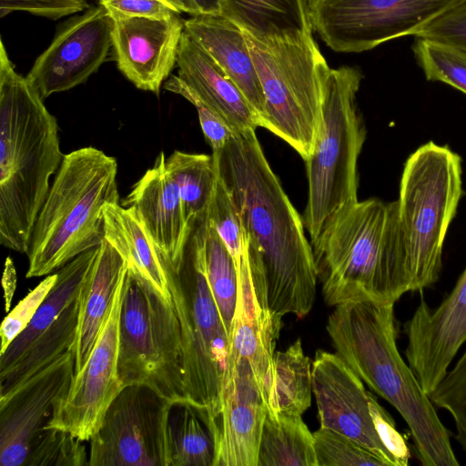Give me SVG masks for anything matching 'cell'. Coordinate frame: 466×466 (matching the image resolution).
<instances>
[{"label":"cell","instance_id":"obj_28","mask_svg":"<svg viewBox=\"0 0 466 466\" xmlns=\"http://www.w3.org/2000/svg\"><path fill=\"white\" fill-rule=\"evenodd\" d=\"M221 15L259 39L312 33L304 0H223Z\"/></svg>","mask_w":466,"mask_h":466},{"label":"cell","instance_id":"obj_16","mask_svg":"<svg viewBox=\"0 0 466 466\" xmlns=\"http://www.w3.org/2000/svg\"><path fill=\"white\" fill-rule=\"evenodd\" d=\"M267 410L263 384L249 362L228 359L218 407L208 421L215 444L213 466H258Z\"/></svg>","mask_w":466,"mask_h":466},{"label":"cell","instance_id":"obj_41","mask_svg":"<svg viewBox=\"0 0 466 466\" xmlns=\"http://www.w3.org/2000/svg\"><path fill=\"white\" fill-rule=\"evenodd\" d=\"M414 36L466 50V0L440 15Z\"/></svg>","mask_w":466,"mask_h":466},{"label":"cell","instance_id":"obj_34","mask_svg":"<svg viewBox=\"0 0 466 466\" xmlns=\"http://www.w3.org/2000/svg\"><path fill=\"white\" fill-rule=\"evenodd\" d=\"M412 51L428 81L449 85L466 94V50L417 38Z\"/></svg>","mask_w":466,"mask_h":466},{"label":"cell","instance_id":"obj_39","mask_svg":"<svg viewBox=\"0 0 466 466\" xmlns=\"http://www.w3.org/2000/svg\"><path fill=\"white\" fill-rule=\"evenodd\" d=\"M164 88L180 95L196 107L202 132L212 149V153H216L223 148L230 137L236 133L228 123L213 111L178 76H170L164 83Z\"/></svg>","mask_w":466,"mask_h":466},{"label":"cell","instance_id":"obj_7","mask_svg":"<svg viewBox=\"0 0 466 466\" xmlns=\"http://www.w3.org/2000/svg\"><path fill=\"white\" fill-rule=\"evenodd\" d=\"M461 157L429 141L404 163L396 200L410 291L435 284L443 247L462 197Z\"/></svg>","mask_w":466,"mask_h":466},{"label":"cell","instance_id":"obj_29","mask_svg":"<svg viewBox=\"0 0 466 466\" xmlns=\"http://www.w3.org/2000/svg\"><path fill=\"white\" fill-rule=\"evenodd\" d=\"M258 466H318L314 436L301 415L267 410Z\"/></svg>","mask_w":466,"mask_h":466},{"label":"cell","instance_id":"obj_2","mask_svg":"<svg viewBox=\"0 0 466 466\" xmlns=\"http://www.w3.org/2000/svg\"><path fill=\"white\" fill-rule=\"evenodd\" d=\"M326 329L335 353L403 418L420 464L459 465L449 431L399 352L394 304L337 305Z\"/></svg>","mask_w":466,"mask_h":466},{"label":"cell","instance_id":"obj_30","mask_svg":"<svg viewBox=\"0 0 466 466\" xmlns=\"http://www.w3.org/2000/svg\"><path fill=\"white\" fill-rule=\"evenodd\" d=\"M78 309L77 298L11 368L0 373V397L7 395L72 349L76 334Z\"/></svg>","mask_w":466,"mask_h":466},{"label":"cell","instance_id":"obj_25","mask_svg":"<svg viewBox=\"0 0 466 466\" xmlns=\"http://www.w3.org/2000/svg\"><path fill=\"white\" fill-rule=\"evenodd\" d=\"M105 239L126 259L127 269L147 281L172 304L160 255L131 208L108 203L104 208Z\"/></svg>","mask_w":466,"mask_h":466},{"label":"cell","instance_id":"obj_3","mask_svg":"<svg viewBox=\"0 0 466 466\" xmlns=\"http://www.w3.org/2000/svg\"><path fill=\"white\" fill-rule=\"evenodd\" d=\"M58 125L19 75L0 41V243L28 250L31 234L63 160Z\"/></svg>","mask_w":466,"mask_h":466},{"label":"cell","instance_id":"obj_27","mask_svg":"<svg viewBox=\"0 0 466 466\" xmlns=\"http://www.w3.org/2000/svg\"><path fill=\"white\" fill-rule=\"evenodd\" d=\"M267 408L275 412L302 415L311 403L312 361L300 339L273 354L263 382Z\"/></svg>","mask_w":466,"mask_h":466},{"label":"cell","instance_id":"obj_21","mask_svg":"<svg viewBox=\"0 0 466 466\" xmlns=\"http://www.w3.org/2000/svg\"><path fill=\"white\" fill-rule=\"evenodd\" d=\"M184 31L238 87L261 127L265 98L243 29L224 15H199L184 20Z\"/></svg>","mask_w":466,"mask_h":466},{"label":"cell","instance_id":"obj_4","mask_svg":"<svg viewBox=\"0 0 466 466\" xmlns=\"http://www.w3.org/2000/svg\"><path fill=\"white\" fill-rule=\"evenodd\" d=\"M324 301L395 304L410 291L396 200L357 201L311 244Z\"/></svg>","mask_w":466,"mask_h":466},{"label":"cell","instance_id":"obj_10","mask_svg":"<svg viewBox=\"0 0 466 466\" xmlns=\"http://www.w3.org/2000/svg\"><path fill=\"white\" fill-rule=\"evenodd\" d=\"M118 373L172 403L187 401L181 330L172 304L127 269L119 317Z\"/></svg>","mask_w":466,"mask_h":466},{"label":"cell","instance_id":"obj_31","mask_svg":"<svg viewBox=\"0 0 466 466\" xmlns=\"http://www.w3.org/2000/svg\"><path fill=\"white\" fill-rule=\"evenodd\" d=\"M167 172L175 184L188 224L207 218L218 173L213 156L175 150L166 157Z\"/></svg>","mask_w":466,"mask_h":466},{"label":"cell","instance_id":"obj_17","mask_svg":"<svg viewBox=\"0 0 466 466\" xmlns=\"http://www.w3.org/2000/svg\"><path fill=\"white\" fill-rule=\"evenodd\" d=\"M69 350L7 395L0 397V464L24 466L35 436L50 421L74 377Z\"/></svg>","mask_w":466,"mask_h":466},{"label":"cell","instance_id":"obj_32","mask_svg":"<svg viewBox=\"0 0 466 466\" xmlns=\"http://www.w3.org/2000/svg\"><path fill=\"white\" fill-rule=\"evenodd\" d=\"M167 441L170 466H213L215 444L207 418L188 401L172 404Z\"/></svg>","mask_w":466,"mask_h":466},{"label":"cell","instance_id":"obj_9","mask_svg":"<svg viewBox=\"0 0 466 466\" xmlns=\"http://www.w3.org/2000/svg\"><path fill=\"white\" fill-rule=\"evenodd\" d=\"M245 36L265 98L261 127L306 161L319 132L324 80L330 67L312 33L267 39Z\"/></svg>","mask_w":466,"mask_h":466},{"label":"cell","instance_id":"obj_23","mask_svg":"<svg viewBox=\"0 0 466 466\" xmlns=\"http://www.w3.org/2000/svg\"><path fill=\"white\" fill-rule=\"evenodd\" d=\"M127 269L126 259L104 239L78 296L77 328L71 349L75 373L86 362Z\"/></svg>","mask_w":466,"mask_h":466},{"label":"cell","instance_id":"obj_14","mask_svg":"<svg viewBox=\"0 0 466 466\" xmlns=\"http://www.w3.org/2000/svg\"><path fill=\"white\" fill-rule=\"evenodd\" d=\"M312 392L320 428L339 433L396 466L378 432L373 410L375 396L339 357L319 350L312 361Z\"/></svg>","mask_w":466,"mask_h":466},{"label":"cell","instance_id":"obj_44","mask_svg":"<svg viewBox=\"0 0 466 466\" xmlns=\"http://www.w3.org/2000/svg\"><path fill=\"white\" fill-rule=\"evenodd\" d=\"M177 14L187 13L192 16L221 15L223 0H164Z\"/></svg>","mask_w":466,"mask_h":466},{"label":"cell","instance_id":"obj_38","mask_svg":"<svg viewBox=\"0 0 466 466\" xmlns=\"http://www.w3.org/2000/svg\"><path fill=\"white\" fill-rule=\"evenodd\" d=\"M207 218L228 248L238 270L246 250L244 233L236 206L218 176Z\"/></svg>","mask_w":466,"mask_h":466},{"label":"cell","instance_id":"obj_18","mask_svg":"<svg viewBox=\"0 0 466 466\" xmlns=\"http://www.w3.org/2000/svg\"><path fill=\"white\" fill-rule=\"evenodd\" d=\"M404 332L408 364L430 395L466 343V267L437 308L431 309L420 297L417 309L404 324Z\"/></svg>","mask_w":466,"mask_h":466},{"label":"cell","instance_id":"obj_11","mask_svg":"<svg viewBox=\"0 0 466 466\" xmlns=\"http://www.w3.org/2000/svg\"><path fill=\"white\" fill-rule=\"evenodd\" d=\"M464 0H312V28L335 52L360 53L392 39L415 35Z\"/></svg>","mask_w":466,"mask_h":466},{"label":"cell","instance_id":"obj_8","mask_svg":"<svg viewBox=\"0 0 466 466\" xmlns=\"http://www.w3.org/2000/svg\"><path fill=\"white\" fill-rule=\"evenodd\" d=\"M206 223L194 225L177 264L161 260L181 330L187 399L209 420L219 403L229 339L207 277Z\"/></svg>","mask_w":466,"mask_h":466},{"label":"cell","instance_id":"obj_37","mask_svg":"<svg viewBox=\"0 0 466 466\" xmlns=\"http://www.w3.org/2000/svg\"><path fill=\"white\" fill-rule=\"evenodd\" d=\"M318 466H386L376 454L335 431L313 432Z\"/></svg>","mask_w":466,"mask_h":466},{"label":"cell","instance_id":"obj_19","mask_svg":"<svg viewBox=\"0 0 466 466\" xmlns=\"http://www.w3.org/2000/svg\"><path fill=\"white\" fill-rule=\"evenodd\" d=\"M183 33L177 14L114 18L112 47L118 69L138 89L158 95L177 65Z\"/></svg>","mask_w":466,"mask_h":466},{"label":"cell","instance_id":"obj_46","mask_svg":"<svg viewBox=\"0 0 466 466\" xmlns=\"http://www.w3.org/2000/svg\"><path fill=\"white\" fill-rule=\"evenodd\" d=\"M304 1H305L306 5H307V6H308V5H309L312 0H304Z\"/></svg>","mask_w":466,"mask_h":466},{"label":"cell","instance_id":"obj_1","mask_svg":"<svg viewBox=\"0 0 466 466\" xmlns=\"http://www.w3.org/2000/svg\"><path fill=\"white\" fill-rule=\"evenodd\" d=\"M212 156L239 217L256 294L278 319L287 314L304 318L316 297L313 248L255 129L236 132Z\"/></svg>","mask_w":466,"mask_h":466},{"label":"cell","instance_id":"obj_35","mask_svg":"<svg viewBox=\"0 0 466 466\" xmlns=\"http://www.w3.org/2000/svg\"><path fill=\"white\" fill-rule=\"evenodd\" d=\"M83 442L66 431L45 427L33 440L24 466L88 465Z\"/></svg>","mask_w":466,"mask_h":466},{"label":"cell","instance_id":"obj_40","mask_svg":"<svg viewBox=\"0 0 466 466\" xmlns=\"http://www.w3.org/2000/svg\"><path fill=\"white\" fill-rule=\"evenodd\" d=\"M56 278V273L47 275L5 318L0 329V354L32 320L39 306L53 288Z\"/></svg>","mask_w":466,"mask_h":466},{"label":"cell","instance_id":"obj_45","mask_svg":"<svg viewBox=\"0 0 466 466\" xmlns=\"http://www.w3.org/2000/svg\"><path fill=\"white\" fill-rule=\"evenodd\" d=\"M5 310L8 311L16 286V272L14 263L10 258H6L5 270L2 279Z\"/></svg>","mask_w":466,"mask_h":466},{"label":"cell","instance_id":"obj_6","mask_svg":"<svg viewBox=\"0 0 466 466\" xmlns=\"http://www.w3.org/2000/svg\"><path fill=\"white\" fill-rule=\"evenodd\" d=\"M362 73L357 67L329 68L324 80L321 121L313 151L305 161L308 199L303 213L310 243L358 200L357 164L366 138L356 95Z\"/></svg>","mask_w":466,"mask_h":466},{"label":"cell","instance_id":"obj_13","mask_svg":"<svg viewBox=\"0 0 466 466\" xmlns=\"http://www.w3.org/2000/svg\"><path fill=\"white\" fill-rule=\"evenodd\" d=\"M125 277L86 362L74 374L65 398L56 405L46 425L66 431L83 441H89L97 431L108 407L125 387L117 366Z\"/></svg>","mask_w":466,"mask_h":466},{"label":"cell","instance_id":"obj_12","mask_svg":"<svg viewBox=\"0 0 466 466\" xmlns=\"http://www.w3.org/2000/svg\"><path fill=\"white\" fill-rule=\"evenodd\" d=\"M172 404L148 386H125L89 440L88 466H170Z\"/></svg>","mask_w":466,"mask_h":466},{"label":"cell","instance_id":"obj_33","mask_svg":"<svg viewBox=\"0 0 466 466\" xmlns=\"http://www.w3.org/2000/svg\"><path fill=\"white\" fill-rule=\"evenodd\" d=\"M205 260L208 284L229 339L238 301V273L232 255L208 218Z\"/></svg>","mask_w":466,"mask_h":466},{"label":"cell","instance_id":"obj_42","mask_svg":"<svg viewBox=\"0 0 466 466\" xmlns=\"http://www.w3.org/2000/svg\"><path fill=\"white\" fill-rule=\"evenodd\" d=\"M90 7L88 0H0V15L25 11L49 19H59Z\"/></svg>","mask_w":466,"mask_h":466},{"label":"cell","instance_id":"obj_20","mask_svg":"<svg viewBox=\"0 0 466 466\" xmlns=\"http://www.w3.org/2000/svg\"><path fill=\"white\" fill-rule=\"evenodd\" d=\"M166 157L160 152L122 206L134 210L161 258L175 265L183 256L194 226L186 218L178 191L167 172Z\"/></svg>","mask_w":466,"mask_h":466},{"label":"cell","instance_id":"obj_15","mask_svg":"<svg viewBox=\"0 0 466 466\" xmlns=\"http://www.w3.org/2000/svg\"><path fill=\"white\" fill-rule=\"evenodd\" d=\"M112 28L103 6L89 7L64 25L25 77L43 99L83 84L106 61Z\"/></svg>","mask_w":466,"mask_h":466},{"label":"cell","instance_id":"obj_5","mask_svg":"<svg viewBox=\"0 0 466 466\" xmlns=\"http://www.w3.org/2000/svg\"><path fill=\"white\" fill-rule=\"evenodd\" d=\"M116 160L94 147L64 155L36 218L26 278L49 275L105 239L104 208L119 203Z\"/></svg>","mask_w":466,"mask_h":466},{"label":"cell","instance_id":"obj_24","mask_svg":"<svg viewBox=\"0 0 466 466\" xmlns=\"http://www.w3.org/2000/svg\"><path fill=\"white\" fill-rule=\"evenodd\" d=\"M238 293L229 336L228 358L249 362L259 380L264 382L271 365L281 320L271 315L256 294L247 253L238 268Z\"/></svg>","mask_w":466,"mask_h":466},{"label":"cell","instance_id":"obj_26","mask_svg":"<svg viewBox=\"0 0 466 466\" xmlns=\"http://www.w3.org/2000/svg\"><path fill=\"white\" fill-rule=\"evenodd\" d=\"M98 247L78 255L56 272V280L25 329L0 354V373L11 368L76 300L96 257Z\"/></svg>","mask_w":466,"mask_h":466},{"label":"cell","instance_id":"obj_22","mask_svg":"<svg viewBox=\"0 0 466 466\" xmlns=\"http://www.w3.org/2000/svg\"><path fill=\"white\" fill-rule=\"evenodd\" d=\"M177 66V76L235 132L259 127L258 115L238 87L185 31Z\"/></svg>","mask_w":466,"mask_h":466},{"label":"cell","instance_id":"obj_43","mask_svg":"<svg viewBox=\"0 0 466 466\" xmlns=\"http://www.w3.org/2000/svg\"><path fill=\"white\" fill-rule=\"evenodd\" d=\"M114 18L127 16H147L165 18L175 13L164 0H97Z\"/></svg>","mask_w":466,"mask_h":466},{"label":"cell","instance_id":"obj_36","mask_svg":"<svg viewBox=\"0 0 466 466\" xmlns=\"http://www.w3.org/2000/svg\"><path fill=\"white\" fill-rule=\"evenodd\" d=\"M429 397L451 416L455 440L466 454V349Z\"/></svg>","mask_w":466,"mask_h":466}]
</instances>
